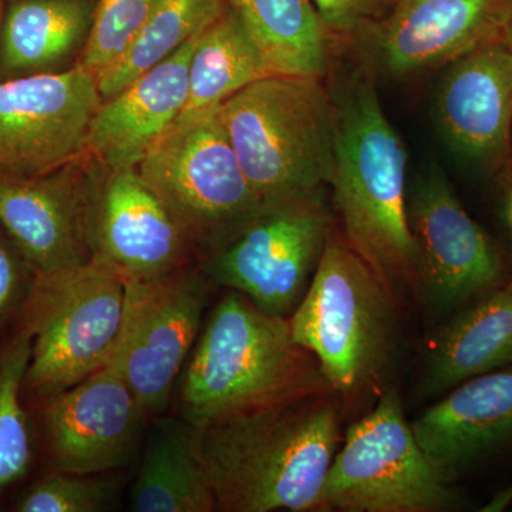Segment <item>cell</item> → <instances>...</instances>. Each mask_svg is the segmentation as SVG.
Wrapping results in <instances>:
<instances>
[{
  "instance_id": "cell-1",
  "label": "cell",
  "mask_w": 512,
  "mask_h": 512,
  "mask_svg": "<svg viewBox=\"0 0 512 512\" xmlns=\"http://www.w3.org/2000/svg\"><path fill=\"white\" fill-rule=\"evenodd\" d=\"M329 393L217 421L200 430L217 511H322L340 443Z\"/></svg>"
},
{
  "instance_id": "cell-2",
  "label": "cell",
  "mask_w": 512,
  "mask_h": 512,
  "mask_svg": "<svg viewBox=\"0 0 512 512\" xmlns=\"http://www.w3.org/2000/svg\"><path fill=\"white\" fill-rule=\"evenodd\" d=\"M330 393L318 360L293 339L288 318L228 291L195 342L178 393V417L197 429L238 414Z\"/></svg>"
},
{
  "instance_id": "cell-3",
  "label": "cell",
  "mask_w": 512,
  "mask_h": 512,
  "mask_svg": "<svg viewBox=\"0 0 512 512\" xmlns=\"http://www.w3.org/2000/svg\"><path fill=\"white\" fill-rule=\"evenodd\" d=\"M335 106V165L329 185L342 237L394 296L404 289L419 291L402 137L369 80H355Z\"/></svg>"
},
{
  "instance_id": "cell-4",
  "label": "cell",
  "mask_w": 512,
  "mask_h": 512,
  "mask_svg": "<svg viewBox=\"0 0 512 512\" xmlns=\"http://www.w3.org/2000/svg\"><path fill=\"white\" fill-rule=\"evenodd\" d=\"M220 116L262 204L329 185L336 106L319 77L268 74L225 101Z\"/></svg>"
},
{
  "instance_id": "cell-5",
  "label": "cell",
  "mask_w": 512,
  "mask_h": 512,
  "mask_svg": "<svg viewBox=\"0 0 512 512\" xmlns=\"http://www.w3.org/2000/svg\"><path fill=\"white\" fill-rule=\"evenodd\" d=\"M394 299L332 229L308 291L289 316L293 339L318 360L330 390L352 396L379 379L394 345Z\"/></svg>"
},
{
  "instance_id": "cell-6",
  "label": "cell",
  "mask_w": 512,
  "mask_h": 512,
  "mask_svg": "<svg viewBox=\"0 0 512 512\" xmlns=\"http://www.w3.org/2000/svg\"><path fill=\"white\" fill-rule=\"evenodd\" d=\"M126 284L99 256L35 275L19 318L32 336L25 393L45 402L109 363L123 323Z\"/></svg>"
},
{
  "instance_id": "cell-7",
  "label": "cell",
  "mask_w": 512,
  "mask_h": 512,
  "mask_svg": "<svg viewBox=\"0 0 512 512\" xmlns=\"http://www.w3.org/2000/svg\"><path fill=\"white\" fill-rule=\"evenodd\" d=\"M202 261L261 210L231 146L220 109L170 128L137 165Z\"/></svg>"
},
{
  "instance_id": "cell-8",
  "label": "cell",
  "mask_w": 512,
  "mask_h": 512,
  "mask_svg": "<svg viewBox=\"0 0 512 512\" xmlns=\"http://www.w3.org/2000/svg\"><path fill=\"white\" fill-rule=\"evenodd\" d=\"M424 453L396 390L346 431L326 476L322 511L443 512L457 495Z\"/></svg>"
},
{
  "instance_id": "cell-9",
  "label": "cell",
  "mask_w": 512,
  "mask_h": 512,
  "mask_svg": "<svg viewBox=\"0 0 512 512\" xmlns=\"http://www.w3.org/2000/svg\"><path fill=\"white\" fill-rule=\"evenodd\" d=\"M330 232L323 191L266 202L201 268L212 286L244 293L262 312L289 319L308 291Z\"/></svg>"
},
{
  "instance_id": "cell-10",
  "label": "cell",
  "mask_w": 512,
  "mask_h": 512,
  "mask_svg": "<svg viewBox=\"0 0 512 512\" xmlns=\"http://www.w3.org/2000/svg\"><path fill=\"white\" fill-rule=\"evenodd\" d=\"M211 288L201 265L192 264L148 281H127L123 323L109 362L148 417L167 410L200 336Z\"/></svg>"
},
{
  "instance_id": "cell-11",
  "label": "cell",
  "mask_w": 512,
  "mask_h": 512,
  "mask_svg": "<svg viewBox=\"0 0 512 512\" xmlns=\"http://www.w3.org/2000/svg\"><path fill=\"white\" fill-rule=\"evenodd\" d=\"M101 101L94 74H25L0 83V173L37 175L87 154Z\"/></svg>"
},
{
  "instance_id": "cell-12",
  "label": "cell",
  "mask_w": 512,
  "mask_h": 512,
  "mask_svg": "<svg viewBox=\"0 0 512 512\" xmlns=\"http://www.w3.org/2000/svg\"><path fill=\"white\" fill-rule=\"evenodd\" d=\"M419 291L436 308L476 302L510 279L503 252L458 200L437 164L417 185L409 205Z\"/></svg>"
},
{
  "instance_id": "cell-13",
  "label": "cell",
  "mask_w": 512,
  "mask_h": 512,
  "mask_svg": "<svg viewBox=\"0 0 512 512\" xmlns=\"http://www.w3.org/2000/svg\"><path fill=\"white\" fill-rule=\"evenodd\" d=\"M94 165L86 154L46 174L0 173V227L35 275L93 258L89 218Z\"/></svg>"
},
{
  "instance_id": "cell-14",
  "label": "cell",
  "mask_w": 512,
  "mask_h": 512,
  "mask_svg": "<svg viewBox=\"0 0 512 512\" xmlns=\"http://www.w3.org/2000/svg\"><path fill=\"white\" fill-rule=\"evenodd\" d=\"M43 403L42 429L53 471L103 474L130 460L148 419L113 363Z\"/></svg>"
},
{
  "instance_id": "cell-15",
  "label": "cell",
  "mask_w": 512,
  "mask_h": 512,
  "mask_svg": "<svg viewBox=\"0 0 512 512\" xmlns=\"http://www.w3.org/2000/svg\"><path fill=\"white\" fill-rule=\"evenodd\" d=\"M93 256L126 281H148L194 262V251L137 167L94 165L90 201Z\"/></svg>"
},
{
  "instance_id": "cell-16",
  "label": "cell",
  "mask_w": 512,
  "mask_h": 512,
  "mask_svg": "<svg viewBox=\"0 0 512 512\" xmlns=\"http://www.w3.org/2000/svg\"><path fill=\"white\" fill-rule=\"evenodd\" d=\"M511 23L512 0H397L362 39L379 72L409 77L503 40Z\"/></svg>"
},
{
  "instance_id": "cell-17",
  "label": "cell",
  "mask_w": 512,
  "mask_h": 512,
  "mask_svg": "<svg viewBox=\"0 0 512 512\" xmlns=\"http://www.w3.org/2000/svg\"><path fill=\"white\" fill-rule=\"evenodd\" d=\"M436 120L448 147L485 173L512 160V50L504 40L478 47L446 67Z\"/></svg>"
},
{
  "instance_id": "cell-18",
  "label": "cell",
  "mask_w": 512,
  "mask_h": 512,
  "mask_svg": "<svg viewBox=\"0 0 512 512\" xmlns=\"http://www.w3.org/2000/svg\"><path fill=\"white\" fill-rule=\"evenodd\" d=\"M200 33L121 92L101 101L87 137V154L97 164L137 167L174 126L187 103L190 62Z\"/></svg>"
},
{
  "instance_id": "cell-19",
  "label": "cell",
  "mask_w": 512,
  "mask_h": 512,
  "mask_svg": "<svg viewBox=\"0 0 512 512\" xmlns=\"http://www.w3.org/2000/svg\"><path fill=\"white\" fill-rule=\"evenodd\" d=\"M424 453L453 480L512 441V370L458 384L412 424Z\"/></svg>"
},
{
  "instance_id": "cell-20",
  "label": "cell",
  "mask_w": 512,
  "mask_h": 512,
  "mask_svg": "<svg viewBox=\"0 0 512 512\" xmlns=\"http://www.w3.org/2000/svg\"><path fill=\"white\" fill-rule=\"evenodd\" d=\"M512 365V278L471 303L441 332L427 366V392L446 393Z\"/></svg>"
},
{
  "instance_id": "cell-21",
  "label": "cell",
  "mask_w": 512,
  "mask_h": 512,
  "mask_svg": "<svg viewBox=\"0 0 512 512\" xmlns=\"http://www.w3.org/2000/svg\"><path fill=\"white\" fill-rule=\"evenodd\" d=\"M136 512L217 511L202 463L200 429L181 417L157 421L130 497Z\"/></svg>"
},
{
  "instance_id": "cell-22",
  "label": "cell",
  "mask_w": 512,
  "mask_h": 512,
  "mask_svg": "<svg viewBox=\"0 0 512 512\" xmlns=\"http://www.w3.org/2000/svg\"><path fill=\"white\" fill-rule=\"evenodd\" d=\"M254 40L268 72L319 77L329 70L332 35L312 0H222Z\"/></svg>"
},
{
  "instance_id": "cell-23",
  "label": "cell",
  "mask_w": 512,
  "mask_h": 512,
  "mask_svg": "<svg viewBox=\"0 0 512 512\" xmlns=\"http://www.w3.org/2000/svg\"><path fill=\"white\" fill-rule=\"evenodd\" d=\"M93 0H18L3 18L0 70L6 74L45 73L86 45Z\"/></svg>"
},
{
  "instance_id": "cell-24",
  "label": "cell",
  "mask_w": 512,
  "mask_h": 512,
  "mask_svg": "<svg viewBox=\"0 0 512 512\" xmlns=\"http://www.w3.org/2000/svg\"><path fill=\"white\" fill-rule=\"evenodd\" d=\"M268 74L254 40L224 9L198 36L188 73L187 103L174 126L220 109L225 101Z\"/></svg>"
},
{
  "instance_id": "cell-25",
  "label": "cell",
  "mask_w": 512,
  "mask_h": 512,
  "mask_svg": "<svg viewBox=\"0 0 512 512\" xmlns=\"http://www.w3.org/2000/svg\"><path fill=\"white\" fill-rule=\"evenodd\" d=\"M224 9L222 0H158L127 52L97 77L101 99H110L173 55L220 18Z\"/></svg>"
},
{
  "instance_id": "cell-26",
  "label": "cell",
  "mask_w": 512,
  "mask_h": 512,
  "mask_svg": "<svg viewBox=\"0 0 512 512\" xmlns=\"http://www.w3.org/2000/svg\"><path fill=\"white\" fill-rule=\"evenodd\" d=\"M32 336L16 329L0 345V494L25 480L36 460V434L23 406Z\"/></svg>"
},
{
  "instance_id": "cell-27",
  "label": "cell",
  "mask_w": 512,
  "mask_h": 512,
  "mask_svg": "<svg viewBox=\"0 0 512 512\" xmlns=\"http://www.w3.org/2000/svg\"><path fill=\"white\" fill-rule=\"evenodd\" d=\"M158 0H99L79 66L97 77L134 42Z\"/></svg>"
},
{
  "instance_id": "cell-28",
  "label": "cell",
  "mask_w": 512,
  "mask_h": 512,
  "mask_svg": "<svg viewBox=\"0 0 512 512\" xmlns=\"http://www.w3.org/2000/svg\"><path fill=\"white\" fill-rule=\"evenodd\" d=\"M100 474L52 471L20 497L15 505L19 512H100L113 503V481Z\"/></svg>"
},
{
  "instance_id": "cell-29",
  "label": "cell",
  "mask_w": 512,
  "mask_h": 512,
  "mask_svg": "<svg viewBox=\"0 0 512 512\" xmlns=\"http://www.w3.org/2000/svg\"><path fill=\"white\" fill-rule=\"evenodd\" d=\"M35 281V271L8 232L0 227V329L20 318Z\"/></svg>"
},
{
  "instance_id": "cell-30",
  "label": "cell",
  "mask_w": 512,
  "mask_h": 512,
  "mask_svg": "<svg viewBox=\"0 0 512 512\" xmlns=\"http://www.w3.org/2000/svg\"><path fill=\"white\" fill-rule=\"evenodd\" d=\"M332 37L353 39L387 15L397 0H312Z\"/></svg>"
},
{
  "instance_id": "cell-31",
  "label": "cell",
  "mask_w": 512,
  "mask_h": 512,
  "mask_svg": "<svg viewBox=\"0 0 512 512\" xmlns=\"http://www.w3.org/2000/svg\"><path fill=\"white\" fill-rule=\"evenodd\" d=\"M498 214L512 241V160L497 174Z\"/></svg>"
},
{
  "instance_id": "cell-32",
  "label": "cell",
  "mask_w": 512,
  "mask_h": 512,
  "mask_svg": "<svg viewBox=\"0 0 512 512\" xmlns=\"http://www.w3.org/2000/svg\"><path fill=\"white\" fill-rule=\"evenodd\" d=\"M503 40L505 43H507V46L510 47V49L512 50V23L510 25V28L507 29V32H505Z\"/></svg>"
},
{
  "instance_id": "cell-33",
  "label": "cell",
  "mask_w": 512,
  "mask_h": 512,
  "mask_svg": "<svg viewBox=\"0 0 512 512\" xmlns=\"http://www.w3.org/2000/svg\"><path fill=\"white\" fill-rule=\"evenodd\" d=\"M3 0H0V32H2V25H3Z\"/></svg>"
}]
</instances>
